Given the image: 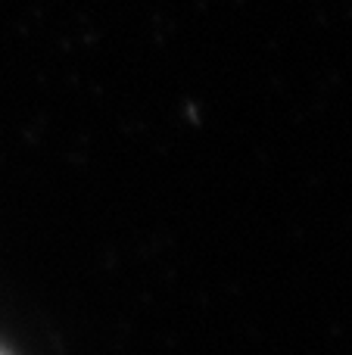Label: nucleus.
<instances>
[{
	"label": "nucleus",
	"instance_id": "obj_1",
	"mask_svg": "<svg viewBox=\"0 0 352 355\" xmlns=\"http://www.w3.org/2000/svg\"><path fill=\"white\" fill-rule=\"evenodd\" d=\"M0 355H3V352H0Z\"/></svg>",
	"mask_w": 352,
	"mask_h": 355
}]
</instances>
